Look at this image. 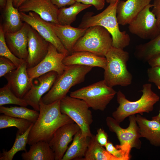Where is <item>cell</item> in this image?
<instances>
[{
  "label": "cell",
  "mask_w": 160,
  "mask_h": 160,
  "mask_svg": "<svg viewBox=\"0 0 160 160\" xmlns=\"http://www.w3.org/2000/svg\"><path fill=\"white\" fill-rule=\"evenodd\" d=\"M60 100L46 104L41 99L39 117L29 132L28 144L31 145L39 141L48 142L60 127L74 122L68 116L61 113Z\"/></svg>",
  "instance_id": "cell-1"
},
{
  "label": "cell",
  "mask_w": 160,
  "mask_h": 160,
  "mask_svg": "<svg viewBox=\"0 0 160 160\" xmlns=\"http://www.w3.org/2000/svg\"><path fill=\"white\" fill-rule=\"evenodd\" d=\"M119 0L109 5L101 13L93 15L92 12L87 13L83 16L79 28H87L99 25L106 29L112 38V46L123 49L130 44V38L126 31H121L117 18L116 8Z\"/></svg>",
  "instance_id": "cell-2"
},
{
  "label": "cell",
  "mask_w": 160,
  "mask_h": 160,
  "mask_svg": "<svg viewBox=\"0 0 160 160\" xmlns=\"http://www.w3.org/2000/svg\"><path fill=\"white\" fill-rule=\"evenodd\" d=\"M141 91L143 94L141 97L135 101L127 99L120 90L117 92L119 106L113 112L112 116L117 121L120 123L131 115L152 111L154 105L159 100V97L152 91L150 83L144 84Z\"/></svg>",
  "instance_id": "cell-3"
},
{
  "label": "cell",
  "mask_w": 160,
  "mask_h": 160,
  "mask_svg": "<svg viewBox=\"0 0 160 160\" xmlns=\"http://www.w3.org/2000/svg\"><path fill=\"white\" fill-rule=\"evenodd\" d=\"M107 64L104 69V79L107 85L126 87L130 85L132 76L128 71L127 63L129 53L123 49L112 46L105 56Z\"/></svg>",
  "instance_id": "cell-4"
},
{
  "label": "cell",
  "mask_w": 160,
  "mask_h": 160,
  "mask_svg": "<svg viewBox=\"0 0 160 160\" xmlns=\"http://www.w3.org/2000/svg\"><path fill=\"white\" fill-rule=\"evenodd\" d=\"M92 67L80 65L67 66L61 75L57 76L53 86L41 100L46 104L60 100L67 95L73 86L83 82L86 75Z\"/></svg>",
  "instance_id": "cell-5"
},
{
  "label": "cell",
  "mask_w": 160,
  "mask_h": 160,
  "mask_svg": "<svg viewBox=\"0 0 160 160\" xmlns=\"http://www.w3.org/2000/svg\"><path fill=\"white\" fill-rule=\"evenodd\" d=\"M112 38L108 31L99 25L87 28L74 45L73 52L86 51L105 57L112 46ZM72 52V53H73Z\"/></svg>",
  "instance_id": "cell-6"
},
{
  "label": "cell",
  "mask_w": 160,
  "mask_h": 160,
  "mask_svg": "<svg viewBox=\"0 0 160 160\" xmlns=\"http://www.w3.org/2000/svg\"><path fill=\"white\" fill-rule=\"evenodd\" d=\"M117 92L103 79L71 92L70 96L83 100L94 110L103 111Z\"/></svg>",
  "instance_id": "cell-7"
},
{
  "label": "cell",
  "mask_w": 160,
  "mask_h": 160,
  "mask_svg": "<svg viewBox=\"0 0 160 160\" xmlns=\"http://www.w3.org/2000/svg\"><path fill=\"white\" fill-rule=\"evenodd\" d=\"M60 107L61 113L68 116L79 126L82 137H91L90 126L93 121L92 115L84 101L66 95L60 100Z\"/></svg>",
  "instance_id": "cell-8"
},
{
  "label": "cell",
  "mask_w": 160,
  "mask_h": 160,
  "mask_svg": "<svg viewBox=\"0 0 160 160\" xmlns=\"http://www.w3.org/2000/svg\"><path fill=\"white\" fill-rule=\"evenodd\" d=\"M153 4L146 6L128 24L130 32L140 38L151 40L160 34L155 15L150 10Z\"/></svg>",
  "instance_id": "cell-9"
},
{
  "label": "cell",
  "mask_w": 160,
  "mask_h": 160,
  "mask_svg": "<svg viewBox=\"0 0 160 160\" xmlns=\"http://www.w3.org/2000/svg\"><path fill=\"white\" fill-rule=\"evenodd\" d=\"M67 56L65 54L59 52L55 47L49 43L48 52L45 57L35 66L27 68L30 79L33 81L34 79L52 71L57 73L58 76L61 75L67 67L63 63V59Z\"/></svg>",
  "instance_id": "cell-10"
},
{
  "label": "cell",
  "mask_w": 160,
  "mask_h": 160,
  "mask_svg": "<svg viewBox=\"0 0 160 160\" xmlns=\"http://www.w3.org/2000/svg\"><path fill=\"white\" fill-rule=\"evenodd\" d=\"M129 124L126 128H122L120 123L113 117L107 116L106 124L110 131L115 133L121 145L129 146L132 148L140 149L142 144L139 128L135 115L129 116Z\"/></svg>",
  "instance_id": "cell-11"
},
{
  "label": "cell",
  "mask_w": 160,
  "mask_h": 160,
  "mask_svg": "<svg viewBox=\"0 0 160 160\" xmlns=\"http://www.w3.org/2000/svg\"><path fill=\"white\" fill-rule=\"evenodd\" d=\"M21 18L35 29L46 40L52 44L60 53L70 55L51 27L49 22L43 19L37 14L29 12H20Z\"/></svg>",
  "instance_id": "cell-12"
},
{
  "label": "cell",
  "mask_w": 160,
  "mask_h": 160,
  "mask_svg": "<svg viewBox=\"0 0 160 160\" xmlns=\"http://www.w3.org/2000/svg\"><path fill=\"white\" fill-rule=\"evenodd\" d=\"M81 130L75 123L65 124L58 128L48 142L55 155V160H62L69 144L75 135Z\"/></svg>",
  "instance_id": "cell-13"
},
{
  "label": "cell",
  "mask_w": 160,
  "mask_h": 160,
  "mask_svg": "<svg viewBox=\"0 0 160 160\" xmlns=\"http://www.w3.org/2000/svg\"><path fill=\"white\" fill-rule=\"evenodd\" d=\"M49 44L35 29L30 26L28 33V55L25 60L27 68L35 66L45 57Z\"/></svg>",
  "instance_id": "cell-14"
},
{
  "label": "cell",
  "mask_w": 160,
  "mask_h": 160,
  "mask_svg": "<svg viewBox=\"0 0 160 160\" xmlns=\"http://www.w3.org/2000/svg\"><path fill=\"white\" fill-rule=\"evenodd\" d=\"M58 76L56 72L50 71L39 77L37 84H33L23 98L28 105L39 111L40 102L42 96L50 89Z\"/></svg>",
  "instance_id": "cell-15"
},
{
  "label": "cell",
  "mask_w": 160,
  "mask_h": 160,
  "mask_svg": "<svg viewBox=\"0 0 160 160\" xmlns=\"http://www.w3.org/2000/svg\"><path fill=\"white\" fill-rule=\"evenodd\" d=\"M27 69L25 61L18 68L4 76L12 92L17 97L21 98L29 90L33 84Z\"/></svg>",
  "instance_id": "cell-16"
},
{
  "label": "cell",
  "mask_w": 160,
  "mask_h": 160,
  "mask_svg": "<svg viewBox=\"0 0 160 160\" xmlns=\"http://www.w3.org/2000/svg\"><path fill=\"white\" fill-rule=\"evenodd\" d=\"M58 9L51 0H28L18 8L20 12H33L44 20L58 24Z\"/></svg>",
  "instance_id": "cell-17"
},
{
  "label": "cell",
  "mask_w": 160,
  "mask_h": 160,
  "mask_svg": "<svg viewBox=\"0 0 160 160\" xmlns=\"http://www.w3.org/2000/svg\"><path fill=\"white\" fill-rule=\"evenodd\" d=\"M30 25L25 22L17 31L4 34L6 43L16 57L25 61L28 55V33Z\"/></svg>",
  "instance_id": "cell-18"
},
{
  "label": "cell",
  "mask_w": 160,
  "mask_h": 160,
  "mask_svg": "<svg viewBox=\"0 0 160 160\" xmlns=\"http://www.w3.org/2000/svg\"><path fill=\"white\" fill-rule=\"evenodd\" d=\"M151 0H119L117 6L116 14L119 24H129Z\"/></svg>",
  "instance_id": "cell-19"
},
{
  "label": "cell",
  "mask_w": 160,
  "mask_h": 160,
  "mask_svg": "<svg viewBox=\"0 0 160 160\" xmlns=\"http://www.w3.org/2000/svg\"><path fill=\"white\" fill-rule=\"evenodd\" d=\"M51 27L70 55L78 39L84 33L87 28H74L70 25H62L49 22Z\"/></svg>",
  "instance_id": "cell-20"
},
{
  "label": "cell",
  "mask_w": 160,
  "mask_h": 160,
  "mask_svg": "<svg viewBox=\"0 0 160 160\" xmlns=\"http://www.w3.org/2000/svg\"><path fill=\"white\" fill-rule=\"evenodd\" d=\"M63 63L66 66L84 65L99 67L104 69L106 67L107 60L105 57L100 56L88 51H80L73 52L66 56Z\"/></svg>",
  "instance_id": "cell-21"
},
{
  "label": "cell",
  "mask_w": 160,
  "mask_h": 160,
  "mask_svg": "<svg viewBox=\"0 0 160 160\" xmlns=\"http://www.w3.org/2000/svg\"><path fill=\"white\" fill-rule=\"evenodd\" d=\"M136 117L140 137L145 138L153 146L160 147V123L148 120L139 114Z\"/></svg>",
  "instance_id": "cell-22"
},
{
  "label": "cell",
  "mask_w": 160,
  "mask_h": 160,
  "mask_svg": "<svg viewBox=\"0 0 160 160\" xmlns=\"http://www.w3.org/2000/svg\"><path fill=\"white\" fill-rule=\"evenodd\" d=\"M4 9L3 22L1 25L4 34L16 32L23 26V23L18 8L15 7L12 0H7Z\"/></svg>",
  "instance_id": "cell-23"
},
{
  "label": "cell",
  "mask_w": 160,
  "mask_h": 160,
  "mask_svg": "<svg viewBox=\"0 0 160 160\" xmlns=\"http://www.w3.org/2000/svg\"><path fill=\"white\" fill-rule=\"evenodd\" d=\"M24 160H55V155L48 142L39 141L30 145L21 155Z\"/></svg>",
  "instance_id": "cell-24"
},
{
  "label": "cell",
  "mask_w": 160,
  "mask_h": 160,
  "mask_svg": "<svg viewBox=\"0 0 160 160\" xmlns=\"http://www.w3.org/2000/svg\"><path fill=\"white\" fill-rule=\"evenodd\" d=\"M89 138L82 137L81 130H79L74 135L72 144L62 160H82L87 150Z\"/></svg>",
  "instance_id": "cell-25"
},
{
  "label": "cell",
  "mask_w": 160,
  "mask_h": 160,
  "mask_svg": "<svg viewBox=\"0 0 160 160\" xmlns=\"http://www.w3.org/2000/svg\"><path fill=\"white\" fill-rule=\"evenodd\" d=\"M160 54V34L145 43L137 45L134 54L138 59L148 62L153 57Z\"/></svg>",
  "instance_id": "cell-26"
},
{
  "label": "cell",
  "mask_w": 160,
  "mask_h": 160,
  "mask_svg": "<svg viewBox=\"0 0 160 160\" xmlns=\"http://www.w3.org/2000/svg\"><path fill=\"white\" fill-rule=\"evenodd\" d=\"M97 142L95 136L90 137L88 146L84 160H120L108 152Z\"/></svg>",
  "instance_id": "cell-27"
},
{
  "label": "cell",
  "mask_w": 160,
  "mask_h": 160,
  "mask_svg": "<svg viewBox=\"0 0 160 160\" xmlns=\"http://www.w3.org/2000/svg\"><path fill=\"white\" fill-rule=\"evenodd\" d=\"M91 6L76 2L69 7L59 8L57 15L58 24L62 25H71L76 20L79 13Z\"/></svg>",
  "instance_id": "cell-28"
},
{
  "label": "cell",
  "mask_w": 160,
  "mask_h": 160,
  "mask_svg": "<svg viewBox=\"0 0 160 160\" xmlns=\"http://www.w3.org/2000/svg\"><path fill=\"white\" fill-rule=\"evenodd\" d=\"M0 113L10 116L26 119L35 123L39 115V112L26 107L0 106Z\"/></svg>",
  "instance_id": "cell-29"
},
{
  "label": "cell",
  "mask_w": 160,
  "mask_h": 160,
  "mask_svg": "<svg viewBox=\"0 0 160 160\" xmlns=\"http://www.w3.org/2000/svg\"><path fill=\"white\" fill-rule=\"evenodd\" d=\"M33 124L22 135L17 131L12 147L8 151L3 150L2 152L0 154V160H12L17 152L20 151H27L26 147L28 144L29 134Z\"/></svg>",
  "instance_id": "cell-30"
},
{
  "label": "cell",
  "mask_w": 160,
  "mask_h": 160,
  "mask_svg": "<svg viewBox=\"0 0 160 160\" xmlns=\"http://www.w3.org/2000/svg\"><path fill=\"white\" fill-rule=\"evenodd\" d=\"M34 123L26 119L3 114L0 115V129L15 127L18 129L17 131L21 135L25 132Z\"/></svg>",
  "instance_id": "cell-31"
},
{
  "label": "cell",
  "mask_w": 160,
  "mask_h": 160,
  "mask_svg": "<svg viewBox=\"0 0 160 160\" xmlns=\"http://www.w3.org/2000/svg\"><path fill=\"white\" fill-rule=\"evenodd\" d=\"M7 104L24 107L28 105L24 99L18 97L14 93L7 84L0 89V106Z\"/></svg>",
  "instance_id": "cell-32"
},
{
  "label": "cell",
  "mask_w": 160,
  "mask_h": 160,
  "mask_svg": "<svg viewBox=\"0 0 160 160\" xmlns=\"http://www.w3.org/2000/svg\"><path fill=\"white\" fill-rule=\"evenodd\" d=\"M0 56L10 60L17 68L25 60L15 56L9 50L6 43L4 33L1 25L0 26Z\"/></svg>",
  "instance_id": "cell-33"
},
{
  "label": "cell",
  "mask_w": 160,
  "mask_h": 160,
  "mask_svg": "<svg viewBox=\"0 0 160 160\" xmlns=\"http://www.w3.org/2000/svg\"><path fill=\"white\" fill-rule=\"evenodd\" d=\"M105 147L111 154L120 160H129L130 159V151L121 148H117L111 142H108Z\"/></svg>",
  "instance_id": "cell-34"
},
{
  "label": "cell",
  "mask_w": 160,
  "mask_h": 160,
  "mask_svg": "<svg viewBox=\"0 0 160 160\" xmlns=\"http://www.w3.org/2000/svg\"><path fill=\"white\" fill-rule=\"evenodd\" d=\"M17 68L15 65L10 60L3 56L0 57V77Z\"/></svg>",
  "instance_id": "cell-35"
},
{
  "label": "cell",
  "mask_w": 160,
  "mask_h": 160,
  "mask_svg": "<svg viewBox=\"0 0 160 160\" xmlns=\"http://www.w3.org/2000/svg\"><path fill=\"white\" fill-rule=\"evenodd\" d=\"M148 81L155 84L160 89V66L151 67L147 71Z\"/></svg>",
  "instance_id": "cell-36"
},
{
  "label": "cell",
  "mask_w": 160,
  "mask_h": 160,
  "mask_svg": "<svg viewBox=\"0 0 160 160\" xmlns=\"http://www.w3.org/2000/svg\"><path fill=\"white\" fill-rule=\"evenodd\" d=\"M76 2L85 5H93L97 10L102 9L105 5V0H75Z\"/></svg>",
  "instance_id": "cell-37"
},
{
  "label": "cell",
  "mask_w": 160,
  "mask_h": 160,
  "mask_svg": "<svg viewBox=\"0 0 160 160\" xmlns=\"http://www.w3.org/2000/svg\"><path fill=\"white\" fill-rule=\"evenodd\" d=\"M97 132V134L95 136L97 142L102 146H105L108 142L107 133L101 128L98 129Z\"/></svg>",
  "instance_id": "cell-38"
},
{
  "label": "cell",
  "mask_w": 160,
  "mask_h": 160,
  "mask_svg": "<svg viewBox=\"0 0 160 160\" xmlns=\"http://www.w3.org/2000/svg\"><path fill=\"white\" fill-rule=\"evenodd\" d=\"M153 5L152 11L156 18L157 25L160 31V0H154Z\"/></svg>",
  "instance_id": "cell-39"
},
{
  "label": "cell",
  "mask_w": 160,
  "mask_h": 160,
  "mask_svg": "<svg viewBox=\"0 0 160 160\" xmlns=\"http://www.w3.org/2000/svg\"><path fill=\"white\" fill-rule=\"evenodd\" d=\"M52 3L57 6L58 8L71 5L76 1L75 0H51Z\"/></svg>",
  "instance_id": "cell-40"
},
{
  "label": "cell",
  "mask_w": 160,
  "mask_h": 160,
  "mask_svg": "<svg viewBox=\"0 0 160 160\" xmlns=\"http://www.w3.org/2000/svg\"><path fill=\"white\" fill-rule=\"evenodd\" d=\"M147 62L151 67L160 66V54L153 57Z\"/></svg>",
  "instance_id": "cell-41"
},
{
  "label": "cell",
  "mask_w": 160,
  "mask_h": 160,
  "mask_svg": "<svg viewBox=\"0 0 160 160\" xmlns=\"http://www.w3.org/2000/svg\"><path fill=\"white\" fill-rule=\"evenodd\" d=\"M28 0H12L14 7L18 8L23 3Z\"/></svg>",
  "instance_id": "cell-42"
},
{
  "label": "cell",
  "mask_w": 160,
  "mask_h": 160,
  "mask_svg": "<svg viewBox=\"0 0 160 160\" xmlns=\"http://www.w3.org/2000/svg\"><path fill=\"white\" fill-rule=\"evenodd\" d=\"M7 0H0V7L1 9H4L6 6Z\"/></svg>",
  "instance_id": "cell-43"
},
{
  "label": "cell",
  "mask_w": 160,
  "mask_h": 160,
  "mask_svg": "<svg viewBox=\"0 0 160 160\" xmlns=\"http://www.w3.org/2000/svg\"><path fill=\"white\" fill-rule=\"evenodd\" d=\"M152 119L157 121L160 123V109L159 114L156 116L152 117Z\"/></svg>",
  "instance_id": "cell-44"
},
{
  "label": "cell",
  "mask_w": 160,
  "mask_h": 160,
  "mask_svg": "<svg viewBox=\"0 0 160 160\" xmlns=\"http://www.w3.org/2000/svg\"><path fill=\"white\" fill-rule=\"evenodd\" d=\"M119 0H105L106 2L108 3H112L116 2Z\"/></svg>",
  "instance_id": "cell-45"
}]
</instances>
